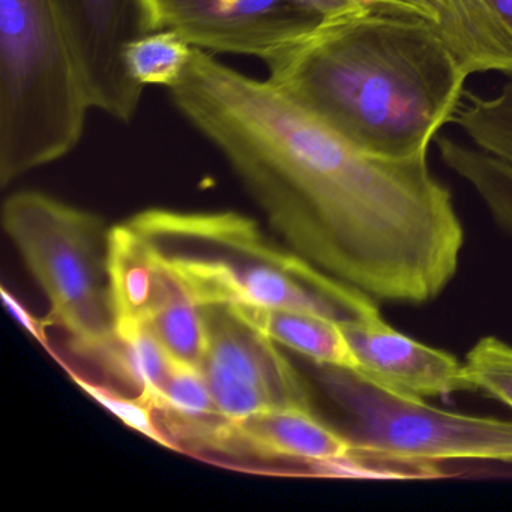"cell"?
<instances>
[{
    "label": "cell",
    "mask_w": 512,
    "mask_h": 512,
    "mask_svg": "<svg viewBox=\"0 0 512 512\" xmlns=\"http://www.w3.org/2000/svg\"><path fill=\"white\" fill-rule=\"evenodd\" d=\"M169 91L281 242L320 271L410 305L433 301L457 274L463 224L428 158L364 154L268 79L196 47Z\"/></svg>",
    "instance_id": "obj_1"
},
{
    "label": "cell",
    "mask_w": 512,
    "mask_h": 512,
    "mask_svg": "<svg viewBox=\"0 0 512 512\" xmlns=\"http://www.w3.org/2000/svg\"><path fill=\"white\" fill-rule=\"evenodd\" d=\"M268 80L371 157L428 158L467 74L425 17L361 4L266 64Z\"/></svg>",
    "instance_id": "obj_2"
},
{
    "label": "cell",
    "mask_w": 512,
    "mask_h": 512,
    "mask_svg": "<svg viewBox=\"0 0 512 512\" xmlns=\"http://www.w3.org/2000/svg\"><path fill=\"white\" fill-rule=\"evenodd\" d=\"M127 221L200 307L281 308L338 325L380 314L371 296L320 271L239 212L151 208Z\"/></svg>",
    "instance_id": "obj_3"
},
{
    "label": "cell",
    "mask_w": 512,
    "mask_h": 512,
    "mask_svg": "<svg viewBox=\"0 0 512 512\" xmlns=\"http://www.w3.org/2000/svg\"><path fill=\"white\" fill-rule=\"evenodd\" d=\"M53 0H0V184L61 160L91 110Z\"/></svg>",
    "instance_id": "obj_4"
},
{
    "label": "cell",
    "mask_w": 512,
    "mask_h": 512,
    "mask_svg": "<svg viewBox=\"0 0 512 512\" xmlns=\"http://www.w3.org/2000/svg\"><path fill=\"white\" fill-rule=\"evenodd\" d=\"M2 224L50 302L74 352L106 364L118 346L110 286V232L101 215L43 191H17L5 200Z\"/></svg>",
    "instance_id": "obj_5"
},
{
    "label": "cell",
    "mask_w": 512,
    "mask_h": 512,
    "mask_svg": "<svg viewBox=\"0 0 512 512\" xmlns=\"http://www.w3.org/2000/svg\"><path fill=\"white\" fill-rule=\"evenodd\" d=\"M316 379L343 416L337 430L355 451L434 463H512V422L439 409L350 368L316 365Z\"/></svg>",
    "instance_id": "obj_6"
},
{
    "label": "cell",
    "mask_w": 512,
    "mask_h": 512,
    "mask_svg": "<svg viewBox=\"0 0 512 512\" xmlns=\"http://www.w3.org/2000/svg\"><path fill=\"white\" fill-rule=\"evenodd\" d=\"M154 31L170 29L208 53L283 58L362 0H148Z\"/></svg>",
    "instance_id": "obj_7"
},
{
    "label": "cell",
    "mask_w": 512,
    "mask_h": 512,
    "mask_svg": "<svg viewBox=\"0 0 512 512\" xmlns=\"http://www.w3.org/2000/svg\"><path fill=\"white\" fill-rule=\"evenodd\" d=\"M202 308L208 340L200 370L221 418L241 419L277 409L314 410L307 383L272 338L232 308Z\"/></svg>",
    "instance_id": "obj_8"
},
{
    "label": "cell",
    "mask_w": 512,
    "mask_h": 512,
    "mask_svg": "<svg viewBox=\"0 0 512 512\" xmlns=\"http://www.w3.org/2000/svg\"><path fill=\"white\" fill-rule=\"evenodd\" d=\"M92 109L122 124L136 116L145 88L131 79L125 52L154 31L148 0H53Z\"/></svg>",
    "instance_id": "obj_9"
},
{
    "label": "cell",
    "mask_w": 512,
    "mask_h": 512,
    "mask_svg": "<svg viewBox=\"0 0 512 512\" xmlns=\"http://www.w3.org/2000/svg\"><path fill=\"white\" fill-rule=\"evenodd\" d=\"M161 430L173 449L230 458L304 464L353 452L349 440L314 410L277 409L241 419L163 421Z\"/></svg>",
    "instance_id": "obj_10"
},
{
    "label": "cell",
    "mask_w": 512,
    "mask_h": 512,
    "mask_svg": "<svg viewBox=\"0 0 512 512\" xmlns=\"http://www.w3.org/2000/svg\"><path fill=\"white\" fill-rule=\"evenodd\" d=\"M340 326L358 371L386 388L424 400L475 391L464 362L407 337L380 314Z\"/></svg>",
    "instance_id": "obj_11"
},
{
    "label": "cell",
    "mask_w": 512,
    "mask_h": 512,
    "mask_svg": "<svg viewBox=\"0 0 512 512\" xmlns=\"http://www.w3.org/2000/svg\"><path fill=\"white\" fill-rule=\"evenodd\" d=\"M434 25L467 76H512V0H437Z\"/></svg>",
    "instance_id": "obj_12"
},
{
    "label": "cell",
    "mask_w": 512,
    "mask_h": 512,
    "mask_svg": "<svg viewBox=\"0 0 512 512\" xmlns=\"http://www.w3.org/2000/svg\"><path fill=\"white\" fill-rule=\"evenodd\" d=\"M109 268L118 334L145 326L176 286L175 278L128 221L112 226Z\"/></svg>",
    "instance_id": "obj_13"
},
{
    "label": "cell",
    "mask_w": 512,
    "mask_h": 512,
    "mask_svg": "<svg viewBox=\"0 0 512 512\" xmlns=\"http://www.w3.org/2000/svg\"><path fill=\"white\" fill-rule=\"evenodd\" d=\"M229 308L275 343L289 347L314 365L358 370L341 326L332 320L281 308Z\"/></svg>",
    "instance_id": "obj_14"
},
{
    "label": "cell",
    "mask_w": 512,
    "mask_h": 512,
    "mask_svg": "<svg viewBox=\"0 0 512 512\" xmlns=\"http://www.w3.org/2000/svg\"><path fill=\"white\" fill-rule=\"evenodd\" d=\"M437 145L445 166L475 190L491 217L512 235V164L470 142L440 137Z\"/></svg>",
    "instance_id": "obj_15"
},
{
    "label": "cell",
    "mask_w": 512,
    "mask_h": 512,
    "mask_svg": "<svg viewBox=\"0 0 512 512\" xmlns=\"http://www.w3.org/2000/svg\"><path fill=\"white\" fill-rule=\"evenodd\" d=\"M118 346L104 367L133 385L139 397L157 406L172 370L173 359L146 326L118 334Z\"/></svg>",
    "instance_id": "obj_16"
},
{
    "label": "cell",
    "mask_w": 512,
    "mask_h": 512,
    "mask_svg": "<svg viewBox=\"0 0 512 512\" xmlns=\"http://www.w3.org/2000/svg\"><path fill=\"white\" fill-rule=\"evenodd\" d=\"M145 326L173 361L200 368L208 340L205 313L178 283Z\"/></svg>",
    "instance_id": "obj_17"
},
{
    "label": "cell",
    "mask_w": 512,
    "mask_h": 512,
    "mask_svg": "<svg viewBox=\"0 0 512 512\" xmlns=\"http://www.w3.org/2000/svg\"><path fill=\"white\" fill-rule=\"evenodd\" d=\"M193 52L194 47L181 34L161 29L133 41L125 52V64L131 79L143 88L172 89L187 73Z\"/></svg>",
    "instance_id": "obj_18"
},
{
    "label": "cell",
    "mask_w": 512,
    "mask_h": 512,
    "mask_svg": "<svg viewBox=\"0 0 512 512\" xmlns=\"http://www.w3.org/2000/svg\"><path fill=\"white\" fill-rule=\"evenodd\" d=\"M452 124L470 143L512 164V82L493 97L464 92Z\"/></svg>",
    "instance_id": "obj_19"
},
{
    "label": "cell",
    "mask_w": 512,
    "mask_h": 512,
    "mask_svg": "<svg viewBox=\"0 0 512 512\" xmlns=\"http://www.w3.org/2000/svg\"><path fill=\"white\" fill-rule=\"evenodd\" d=\"M154 410L157 418L178 421H206L220 416L202 370L176 361Z\"/></svg>",
    "instance_id": "obj_20"
},
{
    "label": "cell",
    "mask_w": 512,
    "mask_h": 512,
    "mask_svg": "<svg viewBox=\"0 0 512 512\" xmlns=\"http://www.w3.org/2000/svg\"><path fill=\"white\" fill-rule=\"evenodd\" d=\"M475 391L502 401L512 409V346L497 337H484L464 361Z\"/></svg>",
    "instance_id": "obj_21"
},
{
    "label": "cell",
    "mask_w": 512,
    "mask_h": 512,
    "mask_svg": "<svg viewBox=\"0 0 512 512\" xmlns=\"http://www.w3.org/2000/svg\"><path fill=\"white\" fill-rule=\"evenodd\" d=\"M71 377L89 397L94 398L113 415L118 416L125 425L139 431L148 439L166 446V448H172V443L164 436L163 430L158 425L154 407L146 403L139 395L136 398L124 397V395L118 394L112 389L104 388V386L83 379L79 374L73 373Z\"/></svg>",
    "instance_id": "obj_22"
},
{
    "label": "cell",
    "mask_w": 512,
    "mask_h": 512,
    "mask_svg": "<svg viewBox=\"0 0 512 512\" xmlns=\"http://www.w3.org/2000/svg\"><path fill=\"white\" fill-rule=\"evenodd\" d=\"M373 4L383 5L391 10L415 14L436 23L437 0H370Z\"/></svg>",
    "instance_id": "obj_23"
},
{
    "label": "cell",
    "mask_w": 512,
    "mask_h": 512,
    "mask_svg": "<svg viewBox=\"0 0 512 512\" xmlns=\"http://www.w3.org/2000/svg\"><path fill=\"white\" fill-rule=\"evenodd\" d=\"M2 295H4L5 302H7L8 310L14 314V317H16V319L19 320V322L22 323V325L25 326V328L28 329L34 337H37L38 340L46 343V340H44L43 328H41L40 323L31 316V313H29V311L26 310V308L23 307V305L20 304L14 296H11L7 290L2 289Z\"/></svg>",
    "instance_id": "obj_24"
},
{
    "label": "cell",
    "mask_w": 512,
    "mask_h": 512,
    "mask_svg": "<svg viewBox=\"0 0 512 512\" xmlns=\"http://www.w3.org/2000/svg\"><path fill=\"white\" fill-rule=\"evenodd\" d=\"M362 2H368V4H373V2H370V0H362Z\"/></svg>",
    "instance_id": "obj_25"
}]
</instances>
